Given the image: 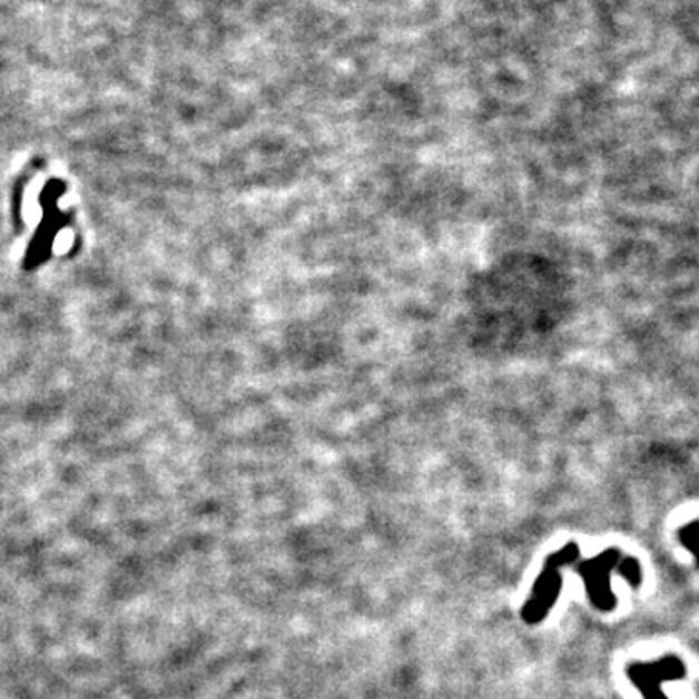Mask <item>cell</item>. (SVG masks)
<instances>
[{"label": "cell", "instance_id": "1", "mask_svg": "<svg viewBox=\"0 0 699 699\" xmlns=\"http://www.w3.org/2000/svg\"><path fill=\"white\" fill-rule=\"evenodd\" d=\"M579 560H581V548L578 542H568L565 547L548 555L539 578L532 585L531 599L524 602L521 610L524 623L536 626L550 614V610L554 609L562 593L563 570L573 568Z\"/></svg>", "mask_w": 699, "mask_h": 699}, {"label": "cell", "instance_id": "2", "mask_svg": "<svg viewBox=\"0 0 699 699\" xmlns=\"http://www.w3.org/2000/svg\"><path fill=\"white\" fill-rule=\"evenodd\" d=\"M623 552L620 548H607L593 558L579 560L573 568L585 585L587 597L594 609L612 612L616 609V594L612 591V575L622 562Z\"/></svg>", "mask_w": 699, "mask_h": 699}, {"label": "cell", "instance_id": "3", "mask_svg": "<svg viewBox=\"0 0 699 699\" xmlns=\"http://www.w3.org/2000/svg\"><path fill=\"white\" fill-rule=\"evenodd\" d=\"M65 189H67L65 183L53 179V181L47 183L46 189L41 190L39 203H41V208H43V220L39 224L38 229H36V236L28 245L26 259H23V268L26 270L38 268L43 260L51 257L57 234L67 226V216L57 206V200L65 193Z\"/></svg>", "mask_w": 699, "mask_h": 699}, {"label": "cell", "instance_id": "4", "mask_svg": "<svg viewBox=\"0 0 699 699\" xmlns=\"http://www.w3.org/2000/svg\"><path fill=\"white\" fill-rule=\"evenodd\" d=\"M626 675L643 699H669L664 693L667 682H677L688 675L686 662L678 654H664L657 661H633Z\"/></svg>", "mask_w": 699, "mask_h": 699}, {"label": "cell", "instance_id": "5", "mask_svg": "<svg viewBox=\"0 0 699 699\" xmlns=\"http://www.w3.org/2000/svg\"><path fill=\"white\" fill-rule=\"evenodd\" d=\"M616 573H620V575L628 581V585H630L631 589H639L641 583H643L641 563H639L638 558H633V555H623L622 562L618 565Z\"/></svg>", "mask_w": 699, "mask_h": 699}, {"label": "cell", "instance_id": "6", "mask_svg": "<svg viewBox=\"0 0 699 699\" xmlns=\"http://www.w3.org/2000/svg\"><path fill=\"white\" fill-rule=\"evenodd\" d=\"M678 540L693 555L696 565L699 568V519H696L692 523L682 524L678 529Z\"/></svg>", "mask_w": 699, "mask_h": 699}]
</instances>
